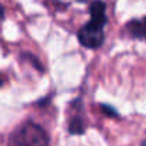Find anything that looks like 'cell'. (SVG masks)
<instances>
[{
	"label": "cell",
	"mask_w": 146,
	"mask_h": 146,
	"mask_svg": "<svg viewBox=\"0 0 146 146\" xmlns=\"http://www.w3.org/2000/svg\"><path fill=\"white\" fill-rule=\"evenodd\" d=\"M106 25V6L102 2H95L90 6V20L79 30V42L89 49H98L105 40L103 27Z\"/></svg>",
	"instance_id": "cell-1"
},
{
	"label": "cell",
	"mask_w": 146,
	"mask_h": 146,
	"mask_svg": "<svg viewBox=\"0 0 146 146\" xmlns=\"http://www.w3.org/2000/svg\"><path fill=\"white\" fill-rule=\"evenodd\" d=\"M9 146H49V139L43 127L36 123H26L12 135Z\"/></svg>",
	"instance_id": "cell-2"
},
{
	"label": "cell",
	"mask_w": 146,
	"mask_h": 146,
	"mask_svg": "<svg viewBox=\"0 0 146 146\" xmlns=\"http://www.w3.org/2000/svg\"><path fill=\"white\" fill-rule=\"evenodd\" d=\"M126 32L133 39L146 40V16L145 17H140V19H133V20L127 22Z\"/></svg>",
	"instance_id": "cell-3"
},
{
	"label": "cell",
	"mask_w": 146,
	"mask_h": 146,
	"mask_svg": "<svg viewBox=\"0 0 146 146\" xmlns=\"http://www.w3.org/2000/svg\"><path fill=\"white\" fill-rule=\"evenodd\" d=\"M3 17V9H2V6H0V19Z\"/></svg>",
	"instance_id": "cell-4"
},
{
	"label": "cell",
	"mask_w": 146,
	"mask_h": 146,
	"mask_svg": "<svg viewBox=\"0 0 146 146\" xmlns=\"http://www.w3.org/2000/svg\"><path fill=\"white\" fill-rule=\"evenodd\" d=\"M142 146H146V140H145V142H143V143H142Z\"/></svg>",
	"instance_id": "cell-5"
},
{
	"label": "cell",
	"mask_w": 146,
	"mask_h": 146,
	"mask_svg": "<svg viewBox=\"0 0 146 146\" xmlns=\"http://www.w3.org/2000/svg\"><path fill=\"white\" fill-rule=\"evenodd\" d=\"M0 85H2V80H0Z\"/></svg>",
	"instance_id": "cell-6"
}]
</instances>
